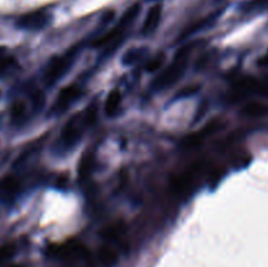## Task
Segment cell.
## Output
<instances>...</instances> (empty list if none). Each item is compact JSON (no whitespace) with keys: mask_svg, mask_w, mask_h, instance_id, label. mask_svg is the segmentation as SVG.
Wrapping results in <instances>:
<instances>
[{"mask_svg":"<svg viewBox=\"0 0 268 267\" xmlns=\"http://www.w3.org/2000/svg\"><path fill=\"white\" fill-rule=\"evenodd\" d=\"M75 59V51H70L67 54L62 55V57H55L48 64L47 70H46L45 80L47 84H54L59 77H62L64 73L67 72L70 66L72 64Z\"/></svg>","mask_w":268,"mask_h":267,"instance_id":"obj_4","label":"cell"},{"mask_svg":"<svg viewBox=\"0 0 268 267\" xmlns=\"http://www.w3.org/2000/svg\"><path fill=\"white\" fill-rule=\"evenodd\" d=\"M221 123L219 121H212L209 123H207L203 128H200L196 132L188 135L187 138H185V140L182 142V146L185 147L186 150H192L196 147L200 146L208 137H211L212 134H215L216 131L220 130Z\"/></svg>","mask_w":268,"mask_h":267,"instance_id":"obj_6","label":"cell"},{"mask_svg":"<svg viewBox=\"0 0 268 267\" xmlns=\"http://www.w3.org/2000/svg\"><path fill=\"white\" fill-rule=\"evenodd\" d=\"M242 114L249 118H263L268 115V105L263 102L252 101L246 104L242 109Z\"/></svg>","mask_w":268,"mask_h":267,"instance_id":"obj_11","label":"cell"},{"mask_svg":"<svg viewBox=\"0 0 268 267\" xmlns=\"http://www.w3.org/2000/svg\"><path fill=\"white\" fill-rule=\"evenodd\" d=\"M161 6L157 4V6H153L149 10V12L147 13V17H145V21L143 24V33L144 34H149L153 30H156V28L160 24L161 20Z\"/></svg>","mask_w":268,"mask_h":267,"instance_id":"obj_9","label":"cell"},{"mask_svg":"<svg viewBox=\"0 0 268 267\" xmlns=\"http://www.w3.org/2000/svg\"><path fill=\"white\" fill-rule=\"evenodd\" d=\"M199 89V86H190V88H185L181 91V93L178 95V97H185V96H191L194 95L196 91Z\"/></svg>","mask_w":268,"mask_h":267,"instance_id":"obj_23","label":"cell"},{"mask_svg":"<svg viewBox=\"0 0 268 267\" xmlns=\"http://www.w3.org/2000/svg\"><path fill=\"white\" fill-rule=\"evenodd\" d=\"M83 91L79 85H68L63 88L57 97L55 101V110H64L68 106L72 105L79 97L81 96Z\"/></svg>","mask_w":268,"mask_h":267,"instance_id":"obj_8","label":"cell"},{"mask_svg":"<svg viewBox=\"0 0 268 267\" xmlns=\"http://www.w3.org/2000/svg\"><path fill=\"white\" fill-rule=\"evenodd\" d=\"M93 165V157L89 153H85L83 159L80 160V166H79V174H80L81 180H85L88 175L92 172Z\"/></svg>","mask_w":268,"mask_h":267,"instance_id":"obj_16","label":"cell"},{"mask_svg":"<svg viewBox=\"0 0 268 267\" xmlns=\"http://www.w3.org/2000/svg\"><path fill=\"white\" fill-rule=\"evenodd\" d=\"M213 17L215 16H209V17H205V19L200 20V21H196L195 24H192L191 26H188L187 29H185V32L181 34L179 38L185 39V38H187V37H190V35L194 34V33L199 32V30H201V29H204L205 26H208L212 21H213Z\"/></svg>","mask_w":268,"mask_h":267,"instance_id":"obj_14","label":"cell"},{"mask_svg":"<svg viewBox=\"0 0 268 267\" xmlns=\"http://www.w3.org/2000/svg\"><path fill=\"white\" fill-rule=\"evenodd\" d=\"M125 231H126L125 223L117 221L114 223V224H112V226L106 227L102 232H101V235H102L106 240H118L119 237L123 236Z\"/></svg>","mask_w":268,"mask_h":267,"instance_id":"obj_13","label":"cell"},{"mask_svg":"<svg viewBox=\"0 0 268 267\" xmlns=\"http://www.w3.org/2000/svg\"><path fill=\"white\" fill-rule=\"evenodd\" d=\"M164 61H165V55L163 54V53H160V54H157L156 58H153L152 61L149 62V63L147 64V70L148 72H154V71L160 70L161 66H163Z\"/></svg>","mask_w":268,"mask_h":267,"instance_id":"obj_19","label":"cell"},{"mask_svg":"<svg viewBox=\"0 0 268 267\" xmlns=\"http://www.w3.org/2000/svg\"><path fill=\"white\" fill-rule=\"evenodd\" d=\"M50 20L48 13L43 11H34V12L26 13L20 17L17 21V26L21 29H28V30H37L42 29Z\"/></svg>","mask_w":268,"mask_h":267,"instance_id":"obj_7","label":"cell"},{"mask_svg":"<svg viewBox=\"0 0 268 267\" xmlns=\"http://www.w3.org/2000/svg\"><path fill=\"white\" fill-rule=\"evenodd\" d=\"M143 53V49H131L126 53V55L123 57V63L125 64H131L134 62H136L139 59V57Z\"/></svg>","mask_w":268,"mask_h":267,"instance_id":"obj_20","label":"cell"},{"mask_svg":"<svg viewBox=\"0 0 268 267\" xmlns=\"http://www.w3.org/2000/svg\"><path fill=\"white\" fill-rule=\"evenodd\" d=\"M258 64H259V66H267V64H268V53L264 55V57H262L260 59H259Z\"/></svg>","mask_w":268,"mask_h":267,"instance_id":"obj_24","label":"cell"},{"mask_svg":"<svg viewBox=\"0 0 268 267\" xmlns=\"http://www.w3.org/2000/svg\"><path fill=\"white\" fill-rule=\"evenodd\" d=\"M122 102V95L118 91H113V92L109 93L108 99L105 101V113L106 115L112 117V115L117 114L119 106H121Z\"/></svg>","mask_w":268,"mask_h":267,"instance_id":"obj_12","label":"cell"},{"mask_svg":"<svg viewBox=\"0 0 268 267\" xmlns=\"http://www.w3.org/2000/svg\"><path fill=\"white\" fill-rule=\"evenodd\" d=\"M92 117H96V109H93L92 113L90 111H85V114L83 115H74L67 122V124L64 126L63 131H62V142L66 146H74L77 140L80 139L84 127L93 122Z\"/></svg>","mask_w":268,"mask_h":267,"instance_id":"obj_2","label":"cell"},{"mask_svg":"<svg viewBox=\"0 0 268 267\" xmlns=\"http://www.w3.org/2000/svg\"><path fill=\"white\" fill-rule=\"evenodd\" d=\"M15 251H16V248H15V245L12 244L0 246V263L8 261V259L15 254Z\"/></svg>","mask_w":268,"mask_h":267,"instance_id":"obj_18","label":"cell"},{"mask_svg":"<svg viewBox=\"0 0 268 267\" xmlns=\"http://www.w3.org/2000/svg\"><path fill=\"white\" fill-rule=\"evenodd\" d=\"M12 62H13V58L11 57V55H8L6 49H0V73L3 72L6 68H8Z\"/></svg>","mask_w":268,"mask_h":267,"instance_id":"obj_21","label":"cell"},{"mask_svg":"<svg viewBox=\"0 0 268 267\" xmlns=\"http://www.w3.org/2000/svg\"><path fill=\"white\" fill-rule=\"evenodd\" d=\"M25 104L23 101H16L11 108V115L15 121L20 119V118H23L24 114H25Z\"/></svg>","mask_w":268,"mask_h":267,"instance_id":"obj_17","label":"cell"},{"mask_svg":"<svg viewBox=\"0 0 268 267\" xmlns=\"http://www.w3.org/2000/svg\"><path fill=\"white\" fill-rule=\"evenodd\" d=\"M139 12H140V4H134V6L130 7V8H128V10L123 13L121 21H119V26L126 28V26L130 25V24H131V22L136 19Z\"/></svg>","mask_w":268,"mask_h":267,"instance_id":"obj_15","label":"cell"},{"mask_svg":"<svg viewBox=\"0 0 268 267\" xmlns=\"http://www.w3.org/2000/svg\"><path fill=\"white\" fill-rule=\"evenodd\" d=\"M20 189V182L12 175H7L0 181V197L3 199H11L17 194Z\"/></svg>","mask_w":268,"mask_h":267,"instance_id":"obj_10","label":"cell"},{"mask_svg":"<svg viewBox=\"0 0 268 267\" xmlns=\"http://www.w3.org/2000/svg\"><path fill=\"white\" fill-rule=\"evenodd\" d=\"M190 53H191V46H183L182 49H179V50L177 51V54L174 55L173 63L166 68V71L163 75L157 77V80L154 81V88H168V86L172 85L176 80H178L179 77L182 76L183 71H185L186 68V64H187Z\"/></svg>","mask_w":268,"mask_h":267,"instance_id":"obj_1","label":"cell"},{"mask_svg":"<svg viewBox=\"0 0 268 267\" xmlns=\"http://www.w3.org/2000/svg\"><path fill=\"white\" fill-rule=\"evenodd\" d=\"M201 169H203V161L194 162L187 170H185L183 173L173 178L172 182H170L172 190L176 194H182V193L187 191L188 189L191 188L192 184H194L195 178L200 174Z\"/></svg>","mask_w":268,"mask_h":267,"instance_id":"obj_3","label":"cell"},{"mask_svg":"<svg viewBox=\"0 0 268 267\" xmlns=\"http://www.w3.org/2000/svg\"><path fill=\"white\" fill-rule=\"evenodd\" d=\"M86 253L85 248L81 242L76 240H71V241L64 242V244L52 245L48 248V255L59 259H70V258L83 257Z\"/></svg>","mask_w":268,"mask_h":267,"instance_id":"obj_5","label":"cell"},{"mask_svg":"<svg viewBox=\"0 0 268 267\" xmlns=\"http://www.w3.org/2000/svg\"><path fill=\"white\" fill-rule=\"evenodd\" d=\"M268 4V0H251L249 4H247V8L252 10V8H262Z\"/></svg>","mask_w":268,"mask_h":267,"instance_id":"obj_22","label":"cell"}]
</instances>
